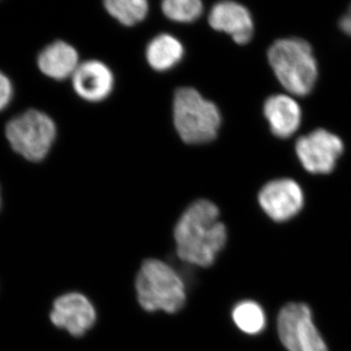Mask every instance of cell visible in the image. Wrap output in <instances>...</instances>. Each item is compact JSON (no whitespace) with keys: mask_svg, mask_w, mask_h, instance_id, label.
Instances as JSON below:
<instances>
[{"mask_svg":"<svg viewBox=\"0 0 351 351\" xmlns=\"http://www.w3.org/2000/svg\"><path fill=\"white\" fill-rule=\"evenodd\" d=\"M174 237L178 257L201 267L213 265L228 239L219 208L208 200L196 201L186 209L176 226Z\"/></svg>","mask_w":351,"mask_h":351,"instance_id":"obj_1","label":"cell"},{"mask_svg":"<svg viewBox=\"0 0 351 351\" xmlns=\"http://www.w3.org/2000/svg\"><path fill=\"white\" fill-rule=\"evenodd\" d=\"M267 58L278 82L295 96H306L318 78V66L311 44L298 38H281L270 46Z\"/></svg>","mask_w":351,"mask_h":351,"instance_id":"obj_2","label":"cell"},{"mask_svg":"<svg viewBox=\"0 0 351 351\" xmlns=\"http://www.w3.org/2000/svg\"><path fill=\"white\" fill-rule=\"evenodd\" d=\"M138 304L149 313H178L186 301L181 277L169 265L149 258L143 263L136 278Z\"/></svg>","mask_w":351,"mask_h":351,"instance_id":"obj_3","label":"cell"},{"mask_svg":"<svg viewBox=\"0 0 351 351\" xmlns=\"http://www.w3.org/2000/svg\"><path fill=\"white\" fill-rule=\"evenodd\" d=\"M174 123L186 144H204L218 135L221 123L219 108L193 88H180L175 94Z\"/></svg>","mask_w":351,"mask_h":351,"instance_id":"obj_4","label":"cell"},{"mask_svg":"<svg viewBox=\"0 0 351 351\" xmlns=\"http://www.w3.org/2000/svg\"><path fill=\"white\" fill-rule=\"evenodd\" d=\"M56 133L52 119L36 110H29L14 117L5 127L6 138L13 151L32 162H38L47 156Z\"/></svg>","mask_w":351,"mask_h":351,"instance_id":"obj_5","label":"cell"},{"mask_svg":"<svg viewBox=\"0 0 351 351\" xmlns=\"http://www.w3.org/2000/svg\"><path fill=\"white\" fill-rule=\"evenodd\" d=\"M279 338L289 351H328L304 304L284 306L277 319Z\"/></svg>","mask_w":351,"mask_h":351,"instance_id":"obj_6","label":"cell"},{"mask_svg":"<svg viewBox=\"0 0 351 351\" xmlns=\"http://www.w3.org/2000/svg\"><path fill=\"white\" fill-rule=\"evenodd\" d=\"M295 154L302 167L311 174H329L345 151L343 140L332 132L317 129L295 143Z\"/></svg>","mask_w":351,"mask_h":351,"instance_id":"obj_7","label":"cell"},{"mask_svg":"<svg viewBox=\"0 0 351 351\" xmlns=\"http://www.w3.org/2000/svg\"><path fill=\"white\" fill-rule=\"evenodd\" d=\"M304 191L297 182L288 178L265 184L258 193V203L265 213L276 221L294 218L304 207Z\"/></svg>","mask_w":351,"mask_h":351,"instance_id":"obj_8","label":"cell"},{"mask_svg":"<svg viewBox=\"0 0 351 351\" xmlns=\"http://www.w3.org/2000/svg\"><path fill=\"white\" fill-rule=\"evenodd\" d=\"M50 320L55 326L66 330L71 336L82 337L94 326L96 311L85 295L69 293L54 302Z\"/></svg>","mask_w":351,"mask_h":351,"instance_id":"obj_9","label":"cell"},{"mask_svg":"<svg viewBox=\"0 0 351 351\" xmlns=\"http://www.w3.org/2000/svg\"><path fill=\"white\" fill-rule=\"evenodd\" d=\"M209 24L214 29L232 36L239 44H246L254 34V21L250 11L234 1H221L212 8Z\"/></svg>","mask_w":351,"mask_h":351,"instance_id":"obj_10","label":"cell"},{"mask_svg":"<svg viewBox=\"0 0 351 351\" xmlns=\"http://www.w3.org/2000/svg\"><path fill=\"white\" fill-rule=\"evenodd\" d=\"M113 84L112 71L99 61L80 64L73 75L76 93L88 101L105 100L112 93Z\"/></svg>","mask_w":351,"mask_h":351,"instance_id":"obj_11","label":"cell"},{"mask_svg":"<svg viewBox=\"0 0 351 351\" xmlns=\"http://www.w3.org/2000/svg\"><path fill=\"white\" fill-rule=\"evenodd\" d=\"M263 114L269 122L270 131L277 138H290L301 126L302 108L289 95L269 97L263 105Z\"/></svg>","mask_w":351,"mask_h":351,"instance_id":"obj_12","label":"cell"},{"mask_svg":"<svg viewBox=\"0 0 351 351\" xmlns=\"http://www.w3.org/2000/svg\"><path fill=\"white\" fill-rule=\"evenodd\" d=\"M38 68L53 80H63L75 73L80 62L75 48L64 41H56L46 46L38 59Z\"/></svg>","mask_w":351,"mask_h":351,"instance_id":"obj_13","label":"cell"},{"mask_svg":"<svg viewBox=\"0 0 351 351\" xmlns=\"http://www.w3.org/2000/svg\"><path fill=\"white\" fill-rule=\"evenodd\" d=\"M145 55L152 69L158 71H168L180 63L184 56V47L174 36L160 34L149 43Z\"/></svg>","mask_w":351,"mask_h":351,"instance_id":"obj_14","label":"cell"},{"mask_svg":"<svg viewBox=\"0 0 351 351\" xmlns=\"http://www.w3.org/2000/svg\"><path fill=\"white\" fill-rule=\"evenodd\" d=\"M232 319L245 334L257 335L265 329V313L255 302L245 301L237 304L232 311Z\"/></svg>","mask_w":351,"mask_h":351,"instance_id":"obj_15","label":"cell"},{"mask_svg":"<svg viewBox=\"0 0 351 351\" xmlns=\"http://www.w3.org/2000/svg\"><path fill=\"white\" fill-rule=\"evenodd\" d=\"M105 7L113 18L125 25L137 24L149 12V4L145 0H108Z\"/></svg>","mask_w":351,"mask_h":351,"instance_id":"obj_16","label":"cell"},{"mask_svg":"<svg viewBox=\"0 0 351 351\" xmlns=\"http://www.w3.org/2000/svg\"><path fill=\"white\" fill-rule=\"evenodd\" d=\"M162 10L175 22L189 23L200 17L203 4L199 0H166L162 3Z\"/></svg>","mask_w":351,"mask_h":351,"instance_id":"obj_17","label":"cell"},{"mask_svg":"<svg viewBox=\"0 0 351 351\" xmlns=\"http://www.w3.org/2000/svg\"><path fill=\"white\" fill-rule=\"evenodd\" d=\"M14 94L13 85L8 76L0 71V112L5 110L12 101Z\"/></svg>","mask_w":351,"mask_h":351,"instance_id":"obj_18","label":"cell"},{"mask_svg":"<svg viewBox=\"0 0 351 351\" xmlns=\"http://www.w3.org/2000/svg\"><path fill=\"white\" fill-rule=\"evenodd\" d=\"M339 25L341 31L348 34V36H351V5L348 10L346 11L345 15L339 20Z\"/></svg>","mask_w":351,"mask_h":351,"instance_id":"obj_19","label":"cell"},{"mask_svg":"<svg viewBox=\"0 0 351 351\" xmlns=\"http://www.w3.org/2000/svg\"><path fill=\"white\" fill-rule=\"evenodd\" d=\"M0 207H1V195H0Z\"/></svg>","mask_w":351,"mask_h":351,"instance_id":"obj_20","label":"cell"}]
</instances>
